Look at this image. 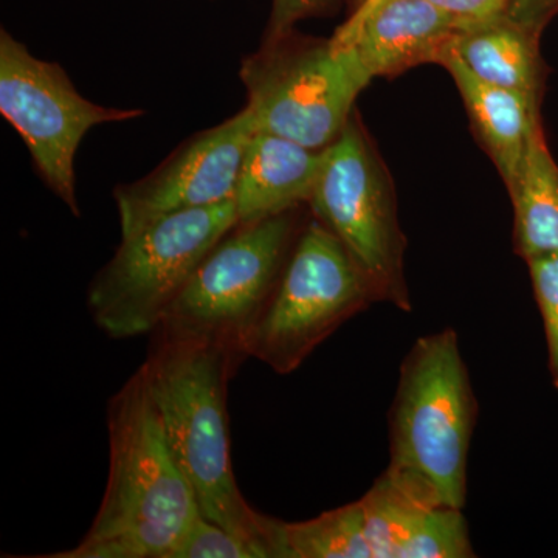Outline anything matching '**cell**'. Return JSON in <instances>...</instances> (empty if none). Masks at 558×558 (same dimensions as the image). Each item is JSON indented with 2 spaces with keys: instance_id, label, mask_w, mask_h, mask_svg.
I'll return each mask as SVG.
<instances>
[{
  "instance_id": "obj_1",
  "label": "cell",
  "mask_w": 558,
  "mask_h": 558,
  "mask_svg": "<svg viewBox=\"0 0 558 558\" xmlns=\"http://www.w3.org/2000/svg\"><path fill=\"white\" fill-rule=\"evenodd\" d=\"M245 359L220 341L156 337L140 369L202 515L247 542L256 558H292L288 523L245 501L231 465L227 395Z\"/></svg>"
},
{
  "instance_id": "obj_2",
  "label": "cell",
  "mask_w": 558,
  "mask_h": 558,
  "mask_svg": "<svg viewBox=\"0 0 558 558\" xmlns=\"http://www.w3.org/2000/svg\"><path fill=\"white\" fill-rule=\"evenodd\" d=\"M109 476L75 548L46 558H170L199 501L165 433L142 369L108 403Z\"/></svg>"
},
{
  "instance_id": "obj_3",
  "label": "cell",
  "mask_w": 558,
  "mask_h": 558,
  "mask_svg": "<svg viewBox=\"0 0 558 558\" xmlns=\"http://www.w3.org/2000/svg\"><path fill=\"white\" fill-rule=\"evenodd\" d=\"M476 417L478 402L457 330L421 337L400 366L387 472L425 501L464 509Z\"/></svg>"
},
{
  "instance_id": "obj_4",
  "label": "cell",
  "mask_w": 558,
  "mask_h": 558,
  "mask_svg": "<svg viewBox=\"0 0 558 558\" xmlns=\"http://www.w3.org/2000/svg\"><path fill=\"white\" fill-rule=\"evenodd\" d=\"M238 222L229 201L172 213L121 238L87 292L95 325L113 340L156 332L202 259Z\"/></svg>"
},
{
  "instance_id": "obj_5",
  "label": "cell",
  "mask_w": 558,
  "mask_h": 558,
  "mask_svg": "<svg viewBox=\"0 0 558 558\" xmlns=\"http://www.w3.org/2000/svg\"><path fill=\"white\" fill-rule=\"evenodd\" d=\"M299 209L238 222L202 259L154 336L215 340L244 352L303 230Z\"/></svg>"
},
{
  "instance_id": "obj_6",
  "label": "cell",
  "mask_w": 558,
  "mask_h": 558,
  "mask_svg": "<svg viewBox=\"0 0 558 558\" xmlns=\"http://www.w3.org/2000/svg\"><path fill=\"white\" fill-rule=\"evenodd\" d=\"M241 81L256 130L319 150L343 132L373 80L354 50L292 32L245 58Z\"/></svg>"
},
{
  "instance_id": "obj_7",
  "label": "cell",
  "mask_w": 558,
  "mask_h": 558,
  "mask_svg": "<svg viewBox=\"0 0 558 558\" xmlns=\"http://www.w3.org/2000/svg\"><path fill=\"white\" fill-rule=\"evenodd\" d=\"M376 303L347 248L312 218L293 245L269 304L244 341L245 355L275 373H293L341 325Z\"/></svg>"
},
{
  "instance_id": "obj_8",
  "label": "cell",
  "mask_w": 558,
  "mask_h": 558,
  "mask_svg": "<svg viewBox=\"0 0 558 558\" xmlns=\"http://www.w3.org/2000/svg\"><path fill=\"white\" fill-rule=\"evenodd\" d=\"M307 205L357 264L377 303L410 312L407 240L399 226L395 191L355 117L323 149L322 170Z\"/></svg>"
},
{
  "instance_id": "obj_9",
  "label": "cell",
  "mask_w": 558,
  "mask_h": 558,
  "mask_svg": "<svg viewBox=\"0 0 558 558\" xmlns=\"http://www.w3.org/2000/svg\"><path fill=\"white\" fill-rule=\"evenodd\" d=\"M0 113L24 140L44 183L75 216V157L92 128L142 117V110L105 108L84 98L60 64L33 57L0 31Z\"/></svg>"
},
{
  "instance_id": "obj_10",
  "label": "cell",
  "mask_w": 558,
  "mask_h": 558,
  "mask_svg": "<svg viewBox=\"0 0 558 558\" xmlns=\"http://www.w3.org/2000/svg\"><path fill=\"white\" fill-rule=\"evenodd\" d=\"M256 124L247 108L186 140L145 178L116 190L121 238L154 220L233 201Z\"/></svg>"
},
{
  "instance_id": "obj_11",
  "label": "cell",
  "mask_w": 558,
  "mask_h": 558,
  "mask_svg": "<svg viewBox=\"0 0 558 558\" xmlns=\"http://www.w3.org/2000/svg\"><path fill=\"white\" fill-rule=\"evenodd\" d=\"M360 502L373 558L475 557L462 509L425 501L387 470Z\"/></svg>"
},
{
  "instance_id": "obj_12",
  "label": "cell",
  "mask_w": 558,
  "mask_h": 558,
  "mask_svg": "<svg viewBox=\"0 0 558 558\" xmlns=\"http://www.w3.org/2000/svg\"><path fill=\"white\" fill-rule=\"evenodd\" d=\"M465 25L428 0H384L368 16L333 33L336 46L357 54L371 80L435 62Z\"/></svg>"
},
{
  "instance_id": "obj_13",
  "label": "cell",
  "mask_w": 558,
  "mask_h": 558,
  "mask_svg": "<svg viewBox=\"0 0 558 558\" xmlns=\"http://www.w3.org/2000/svg\"><path fill=\"white\" fill-rule=\"evenodd\" d=\"M322 163L323 149L256 130L245 148L234 191L240 222L270 218L307 204Z\"/></svg>"
},
{
  "instance_id": "obj_14",
  "label": "cell",
  "mask_w": 558,
  "mask_h": 558,
  "mask_svg": "<svg viewBox=\"0 0 558 558\" xmlns=\"http://www.w3.org/2000/svg\"><path fill=\"white\" fill-rule=\"evenodd\" d=\"M457 84L470 120L494 161L506 189L519 178L532 131L539 123L538 101L527 95L492 86L444 53L438 62Z\"/></svg>"
},
{
  "instance_id": "obj_15",
  "label": "cell",
  "mask_w": 558,
  "mask_h": 558,
  "mask_svg": "<svg viewBox=\"0 0 558 558\" xmlns=\"http://www.w3.org/2000/svg\"><path fill=\"white\" fill-rule=\"evenodd\" d=\"M537 39L535 33L510 20L508 14H502L458 31L444 53L457 58L484 83L520 92L538 101Z\"/></svg>"
},
{
  "instance_id": "obj_16",
  "label": "cell",
  "mask_w": 558,
  "mask_h": 558,
  "mask_svg": "<svg viewBox=\"0 0 558 558\" xmlns=\"http://www.w3.org/2000/svg\"><path fill=\"white\" fill-rule=\"evenodd\" d=\"M508 191L515 252L526 260L558 253V167L539 123L532 131L519 178Z\"/></svg>"
},
{
  "instance_id": "obj_17",
  "label": "cell",
  "mask_w": 558,
  "mask_h": 558,
  "mask_svg": "<svg viewBox=\"0 0 558 558\" xmlns=\"http://www.w3.org/2000/svg\"><path fill=\"white\" fill-rule=\"evenodd\" d=\"M286 531L292 558H373L360 499Z\"/></svg>"
},
{
  "instance_id": "obj_18",
  "label": "cell",
  "mask_w": 558,
  "mask_h": 558,
  "mask_svg": "<svg viewBox=\"0 0 558 558\" xmlns=\"http://www.w3.org/2000/svg\"><path fill=\"white\" fill-rule=\"evenodd\" d=\"M170 558H256V554L233 532L201 515L191 524Z\"/></svg>"
},
{
  "instance_id": "obj_19",
  "label": "cell",
  "mask_w": 558,
  "mask_h": 558,
  "mask_svg": "<svg viewBox=\"0 0 558 558\" xmlns=\"http://www.w3.org/2000/svg\"><path fill=\"white\" fill-rule=\"evenodd\" d=\"M548 340L549 369L558 389V253L526 260Z\"/></svg>"
},
{
  "instance_id": "obj_20",
  "label": "cell",
  "mask_w": 558,
  "mask_h": 558,
  "mask_svg": "<svg viewBox=\"0 0 558 558\" xmlns=\"http://www.w3.org/2000/svg\"><path fill=\"white\" fill-rule=\"evenodd\" d=\"M332 3L333 0H274L264 40H274L289 35L300 21L322 14Z\"/></svg>"
},
{
  "instance_id": "obj_21",
  "label": "cell",
  "mask_w": 558,
  "mask_h": 558,
  "mask_svg": "<svg viewBox=\"0 0 558 558\" xmlns=\"http://www.w3.org/2000/svg\"><path fill=\"white\" fill-rule=\"evenodd\" d=\"M469 27L508 13L512 0H428Z\"/></svg>"
},
{
  "instance_id": "obj_22",
  "label": "cell",
  "mask_w": 558,
  "mask_h": 558,
  "mask_svg": "<svg viewBox=\"0 0 558 558\" xmlns=\"http://www.w3.org/2000/svg\"><path fill=\"white\" fill-rule=\"evenodd\" d=\"M557 10L558 0H512L506 14L538 36Z\"/></svg>"
},
{
  "instance_id": "obj_23",
  "label": "cell",
  "mask_w": 558,
  "mask_h": 558,
  "mask_svg": "<svg viewBox=\"0 0 558 558\" xmlns=\"http://www.w3.org/2000/svg\"><path fill=\"white\" fill-rule=\"evenodd\" d=\"M381 2H384V0H362V2H359L357 10H355L352 16L347 21L348 24H355V22L362 21L363 17L368 16L371 11L379 7Z\"/></svg>"
},
{
  "instance_id": "obj_24",
  "label": "cell",
  "mask_w": 558,
  "mask_h": 558,
  "mask_svg": "<svg viewBox=\"0 0 558 558\" xmlns=\"http://www.w3.org/2000/svg\"><path fill=\"white\" fill-rule=\"evenodd\" d=\"M359 2H362V0H359Z\"/></svg>"
}]
</instances>
